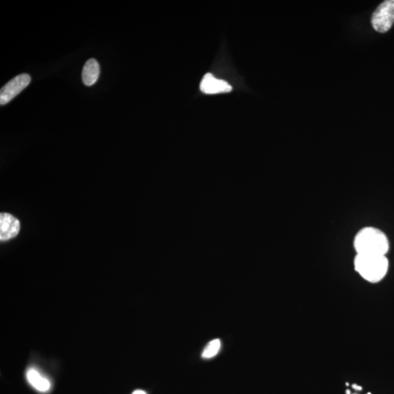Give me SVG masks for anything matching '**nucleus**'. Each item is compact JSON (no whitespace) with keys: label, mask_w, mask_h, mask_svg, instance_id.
<instances>
[{"label":"nucleus","mask_w":394,"mask_h":394,"mask_svg":"<svg viewBox=\"0 0 394 394\" xmlns=\"http://www.w3.org/2000/svg\"><path fill=\"white\" fill-rule=\"evenodd\" d=\"M356 254L386 256L389 242L386 234L374 227H365L360 230L353 241Z\"/></svg>","instance_id":"nucleus-1"},{"label":"nucleus","mask_w":394,"mask_h":394,"mask_svg":"<svg viewBox=\"0 0 394 394\" xmlns=\"http://www.w3.org/2000/svg\"><path fill=\"white\" fill-rule=\"evenodd\" d=\"M353 264L355 272L371 283L381 282L387 274L389 267L386 256L378 255L356 254Z\"/></svg>","instance_id":"nucleus-2"},{"label":"nucleus","mask_w":394,"mask_h":394,"mask_svg":"<svg viewBox=\"0 0 394 394\" xmlns=\"http://www.w3.org/2000/svg\"><path fill=\"white\" fill-rule=\"evenodd\" d=\"M372 24L380 33L387 32L394 23V0L382 2L372 14Z\"/></svg>","instance_id":"nucleus-3"},{"label":"nucleus","mask_w":394,"mask_h":394,"mask_svg":"<svg viewBox=\"0 0 394 394\" xmlns=\"http://www.w3.org/2000/svg\"><path fill=\"white\" fill-rule=\"evenodd\" d=\"M31 82L30 75L24 73L18 75L5 86L1 88L0 92V104L1 105L10 103L18 94L29 86Z\"/></svg>","instance_id":"nucleus-4"},{"label":"nucleus","mask_w":394,"mask_h":394,"mask_svg":"<svg viewBox=\"0 0 394 394\" xmlns=\"http://www.w3.org/2000/svg\"><path fill=\"white\" fill-rule=\"evenodd\" d=\"M21 228L19 221L9 213L0 214V239L7 241L18 235Z\"/></svg>","instance_id":"nucleus-5"},{"label":"nucleus","mask_w":394,"mask_h":394,"mask_svg":"<svg viewBox=\"0 0 394 394\" xmlns=\"http://www.w3.org/2000/svg\"><path fill=\"white\" fill-rule=\"evenodd\" d=\"M202 92L206 94H217V93L231 92V86L225 80H218L210 73L206 74L202 79L200 85Z\"/></svg>","instance_id":"nucleus-6"},{"label":"nucleus","mask_w":394,"mask_h":394,"mask_svg":"<svg viewBox=\"0 0 394 394\" xmlns=\"http://www.w3.org/2000/svg\"><path fill=\"white\" fill-rule=\"evenodd\" d=\"M100 69L98 61L94 58L88 60L83 66L82 80L86 86H93L98 80Z\"/></svg>","instance_id":"nucleus-7"},{"label":"nucleus","mask_w":394,"mask_h":394,"mask_svg":"<svg viewBox=\"0 0 394 394\" xmlns=\"http://www.w3.org/2000/svg\"><path fill=\"white\" fill-rule=\"evenodd\" d=\"M26 378L29 384L38 392L45 393L51 389L52 385L50 381L43 377L36 369H29L26 372Z\"/></svg>","instance_id":"nucleus-8"},{"label":"nucleus","mask_w":394,"mask_h":394,"mask_svg":"<svg viewBox=\"0 0 394 394\" xmlns=\"http://www.w3.org/2000/svg\"><path fill=\"white\" fill-rule=\"evenodd\" d=\"M221 346H222V343H221L220 339H213V340L210 341L207 344L203 353H202V358H211L216 356L219 353V350H220Z\"/></svg>","instance_id":"nucleus-9"},{"label":"nucleus","mask_w":394,"mask_h":394,"mask_svg":"<svg viewBox=\"0 0 394 394\" xmlns=\"http://www.w3.org/2000/svg\"><path fill=\"white\" fill-rule=\"evenodd\" d=\"M353 389H355L356 391H361L362 390V388L361 386H358V385L353 384Z\"/></svg>","instance_id":"nucleus-10"},{"label":"nucleus","mask_w":394,"mask_h":394,"mask_svg":"<svg viewBox=\"0 0 394 394\" xmlns=\"http://www.w3.org/2000/svg\"><path fill=\"white\" fill-rule=\"evenodd\" d=\"M132 394H147L145 393V392H143V391L137 390L135 391V392H133Z\"/></svg>","instance_id":"nucleus-11"},{"label":"nucleus","mask_w":394,"mask_h":394,"mask_svg":"<svg viewBox=\"0 0 394 394\" xmlns=\"http://www.w3.org/2000/svg\"><path fill=\"white\" fill-rule=\"evenodd\" d=\"M346 394H351V392H350L349 390H347L346 391Z\"/></svg>","instance_id":"nucleus-12"},{"label":"nucleus","mask_w":394,"mask_h":394,"mask_svg":"<svg viewBox=\"0 0 394 394\" xmlns=\"http://www.w3.org/2000/svg\"><path fill=\"white\" fill-rule=\"evenodd\" d=\"M358 394L355 393V394Z\"/></svg>","instance_id":"nucleus-13"},{"label":"nucleus","mask_w":394,"mask_h":394,"mask_svg":"<svg viewBox=\"0 0 394 394\" xmlns=\"http://www.w3.org/2000/svg\"><path fill=\"white\" fill-rule=\"evenodd\" d=\"M370 394V393H369V394Z\"/></svg>","instance_id":"nucleus-14"}]
</instances>
